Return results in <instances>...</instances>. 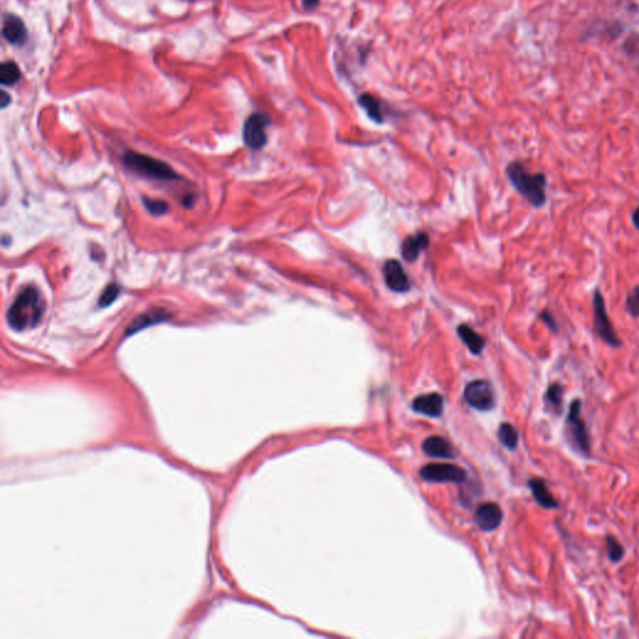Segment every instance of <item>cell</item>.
<instances>
[{
  "mask_svg": "<svg viewBox=\"0 0 639 639\" xmlns=\"http://www.w3.org/2000/svg\"><path fill=\"white\" fill-rule=\"evenodd\" d=\"M45 311V303L39 290L35 286H27L21 290L8 311V323L15 331L33 329L41 321Z\"/></svg>",
  "mask_w": 639,
  "mask_h": 639,
  "instance_id": "cell-1",
  "label": "cell"
},
{
  "mask_svg": "<svg viewBox=\"0 0 639 639\" xmlns=\"http://www.w3.org/2000/svg\"><path fill=\"white\" fill-rule=\"evenodd\" d=\"M507 176L519 195L534 208H541L547 202L545 188L547 177L542 173L532 174L521 162H511L507 168Z\"/></svg>",
  "mask_w": 639,
  "mask_h": 639,
  "instance_id": "cell-2",
  "label": "cell"
},
{
  "mask_svg": "<svg viewBox=\"0 0 639 639\" xmlns=\"http://www.w3.org/2000/svg\"><path fill=\"white\" fill-rule=\"evenodd\" d=\"M122 162L130 171H133L142 177H147L151 180H162V182H170V180L179 179V175L174 171V169L168 165L166 162L155 159L149 155L128 151L124 156Z\"/></svg>",
  "mask_w": 639,
  "mask_h": 639,
  "instance_id": "cell-3",
  "label": "cell"
},
{
  "mask_svg": "<svg viewBox=\"0 0 639 639\" xmlns=\"http://www.w3.org/2000/svg\"><path fill=\"white\" fill-rule=\"evenodd\" d=\"M593 309H594V331L597 336L600 337L607 345L612 347H620L622 343L613 327L612 321L608 317L605 299L598 289L596 290L594 297H593Z\"/></svg>",
  "mask_w": 639,
  "mask_h": 639,
  "instance_id": "cell-4",
  "label": "cell"
},
{
  "mask_svg": "<svg viewBox=\"0 0 639 639\" xmlns=\"http://www.w3.org/2000/svg\"><path fill=\"white\" fill-rule=\"evenodd\" d=\"M581 407H582L581 400L576 398L570 407V413L567 418V430L570 432L573 446L579 452L588 455L589 448H591L589 435L587 432L583 420L581 418Z\"/></svg>",
  "mask_w": 639,
  "mask_h": 639,
  "instance_id": "cell-5",
  "label": "cell"
},
{
  "mask_svg": "<svg viewBox=\"0 0 639 639\" xmlns=\"http://www.w3.org/2000/svg\"><path fill=\"white\" fill-rule=\"evenodd\" d=\"M271 119L263 113L250 115L243 127V140L252 150L263 149L268 142L266 129L269 128Z\"/></svg>",
  "mask_w": 639,
  "mask_h": 639,
  "instance_id": "cell-6",
  "label": "cell"
},
{
  "mask_svg": "<svg viewBox=\"0 0 639 639\" xmlns=\"http://www.w3.org/2000/svg\"><path fill=\"white\" fill-rule=\"evenodd\" d=\"M464 400L473 409L490 411L495 407V392L491 384L485 380L472 381L466 386Z\"/></svg>",
  "mask_w": 639,
  "mask_h": 639,
  "instance_id": "cell-7",
  "label": "cell"
},
{
  "mask_svg": "<svg viewBox=\"0 0 639 639\" xmlns=\"http://www.w3.org/2000/svg\"><path fill=\"white\" fill-rule=\"evenodd\" d=\"M420 476L427 482L461 484L466 479V472L456 464H431L421 468Z\"/></svg>",
  "mask_w": 639,
  "mask_h": 639,
  "instance_id": "cell-8",
  "label": "cell"
},
{
  "mask_svg": "<svg viewBox=\"0 0 639 639\" xmlns=\"http://www.w3.org/2000/svg\"><path fill=\"white\" fill-rule=\"evenodd\" d=\"M384 277L389 289L395 292H406L411 288L410 280L402 265L397 260H389L384 265Z\"/></svg>",
  "mask_w": 639,
  "mask_h": 639,
  "instance_id": "cell-9",
  "label": "cell"
},
{
  "mask_svg": "<svg viewBox=\"0 0 639 639\" xmlns=\"http://www.w3.org/2000/svg\"><path fill=\"white\" fill-rule=\"evenodd\" d=\"M503 518L502 510L496 503H485L479 506L475 513V522L484 531H493L501 525Z\"/></svg>",
  "mask_w": 639,
  "mask_h": 639,
  "instance_id": "cell-10",
  "label": "cell"
},
{
  "mask_svg": "<svg viewBox=\"0 0 639 639\" xmlns=\"http://www.w3.org/2000/svg\"><path fill=\"white\" fill-rule=\"evenodd\" d=\"M413 410L429 418H438L444 411V397L440 393H427L413 400Z\"/></svg>",
  "mask_w": 639,
  "mask_h": 639,
  "instance_id": "cell-11",
  "label": "cell"
},
{
  "mask_svg": "<svg viewBox=\"0 0 639 639\" xmlns=\"http://www.w3.org/2000/svg\"><path fill=\"white\" fill-rule=\"evenodd\" d=\"M3 36L10 44H21L27 41V28L21 18L8 14L3 23Z\"/></svg>",
  "mask_w": 639,
  "mask_h": 639,
  "instance_id": "cell-12",
  "label": "cell"
},
{
  "mask_svg": "<svg viewBox=\"0 0 639 639\" xmlns=\"http://www.w3.org/2000/svg\"><path fill=\"white\" fill-rule=\"evenodd\" d=\"M430 243L429 235L424 232H418V235L409 236L401 248V252L404 260L409 263H413L418 259L421 251L427 249Z\"/></svg>",
  "mask_w": 639,
  "mask_h": 639,
  "instance_id": "cell-13",
  "label": "cell"
},
{
  "mask_svg": "<svg viewBox=\"0 0 639 639\" xmlns=\"http://www.w3.org/2000/svg\"><path fill=\"white\" fill-rule=\"evenodd\" d=\"M169 317H170L169 312L164 311L162 309L150 310L149 312H145L140 316L136 317L134 321L130 323L127 335L144 330L145 327L153 326L155 323H164V321L168 320Z\"/></svg>",
  "mask_w": 639,
  "mask_h": 639,
  "instance_id": "cell-14",
  "label": "cell"
},
{
  "mask_svg": "<svg viewBox=\"0 0 639 639\" xmlns=\"http://www.w3.org/2000/svg\"><path fill=\"white\" fill-rule=\"evenodd\" d=\"M424 452L430 457L452 458L455 456V448L447 440L435 436L427 438L424 442Z\"/></svg>",
  "mask_w": 639,
  "mask_h": 639,
  "instance_id": "cell-15",
  "label": "cell"
},
{
  "mask_svg": "<svg viewBox=\"0 0 639 639\" xmlns=\"http://www.w3.org/2000/svg\"><path fill=\"white\" fill-rule=\"evenodd\" d=\"M528 485H530V488H531L532 493L536 498V501L542 507L548 508V510L559 507V502L556 501V498L552 496L551 492L548 491V487H547L545 481L542 478H533L530 481Z\"/></svg>",
  "mask_w": 639,
  "mask_h": 639,
  "instance_id": "cell-16",
  "label": "cell"
},
{
  "mask_svg": "<svg viewBox=\"0 0 639 639\" xmlns=\"http://www.w3.org/2000/svg\"><path fill=\"white\" fill-rule=\"evenodd\" d=\"M357 101H358L360 107L366 111V114L369 115L371 120H373L377 124L384 122L385 116L384 111H382V104L373 95L370 94V93H364V94L358 96Z\"/></svg>",
  "mask_w": 639,
  "mask_h": 639,
  "instance_id": "cell-17",
  "label": "cell"
},
{
  "mask_svg": "<svg viewBox=\"0 0 639 639\" xmlns=\"http://www.w3.org/2000/svg\"><path fill=\"white\" fill-rule=\"evenodd\" d=\"M457 332L459 338L464 341L472 354L478 355L482 352L485 347V340L479 336L476 331L472 330L467 325H461L457 329Z\"/></svg>",
  "mask_w": 639,
  "mask_h": 639,
  "instance_id": "cell-18",
  "label": "cell"
},
{
  "mask_svg": "<svg viewBox=\"0 0 639 639\" xmlns=\"http://www.w3.org/2000/svg\"><path fill=\"white\" fill-rule=\"evenodd\" d=\"M21 79V70L14 61H4L0 67V80L3 85H14Z\"/></svg>",
  "mask_w": 639,
  "mask_h": 639,
  "instance_id": "cell-19",
  "label": "cell"
},
{
  "mask_svg": "<svg viewBox=\"0 0 639 639\" xmlns=\"http://www.w3.org/2000/svg\"><path fill=\"white\" fill-rule=\"evenodd\" d=\"M498 438L501 444L508 450H515L518 444V432L511 424H502L498 430Z\"/></svg>",
  "mask_w": 639,
  "mask_h": 639,
  "instance_id": "cell-20",
  "label": "cell"
},
{
  "mask_svg": "<svg viewBox=\"0 0 639 639\" xmlns=\"http://www.w3.org/2000/svg\"><path fill=\"white\" fill-rule=\"evenodd\" d=\"M545 400L547 402L551 404L552 409L561 413L562 409V402H563V389L559 384H552L547 393H545Z\"/></svg>",
  "mask_w": 639,
  "mask_h": 639,
  "instance_id": "cell-21",
  "label": "cell"
},
{
  "mask_svg": "<svg viewBox=\"0 0 639 639\" xmlns=\"http://www.w3.org/2000/svg\"><path fill=\"white\" fill-rule=\"evenodd\" d=\"M119 294H120V286L118 283H109L108 286L101 292V296L99 299V306L108 307L118 299Z\"/></svg>",
  "mask_w": 639,
  "mask_h": 639,
  "instance_id": "cell-22",
  "label": "cell"
},
{
  "mask_svg": "<svg viewBox=\"0 0 639 639\" xmlns=\"http://www.w3.org/2000/svg\"><path fill=\"white\" fill-rule=\"evenodd\" d=\"M607 545H608V557L612 562H618L625 554V548L619 543L617 539L608 536L607 537Z\"/></svg>",
  "mask_w": 639,
  "mask_h": 639,
  "instance_id": "cell-23",
  "label": "cell"
},
{
  "mask_svg": "<svg viewBox=\"0 0 639 639\" xmlns=\"http://www.w3.org/2000/svg\"><path fill=\"white\" fill-rule=\"evenodd\" d=\"M627 312L633 317H639V285L629 292L626 299Z\"/></svg>",
  "mask_w": 639,
  "mask_h": 639,
  "instance_id": "cell-24",
  "label": "cell"
},
{
  "mask_svg": "<svg viewBox=\"0 0 639 639\" xmlns=\"http://www.w3.org/2000/svg\"><path fill=\"white\" fill-rule=\"evenodd\" d=\"M145 208L153 214V215H164L169 211L168 204L162 200H155V199H149L144 197L142 199Z\"/></svg>",
  "mask_w": 639,
  "mask_h": 639,
  "instance_id": "cell-25",
  "label": "cell"
},
{
  "mask_svg": "<svg viewBox=\"0 0 639 639\" xmlns=\"http://www.w3.org/2000/svg\"><path fill=\"white\" fill-rule=\"evenodd\" d=\"M541 318H542V321H543L552 331H554V332L559 331L557 323H556L554 317L552 316L551 312H548V311H542V312H541Z\"/></svg>",
  "mask_w": 639,
  "mask_h": 639,
  "instance_id": "cell-26",
  "label": "cell"
},
{
  "mask_svg": "<svg viewBox=\"0 0 639 639\" xmlns=\"http://www.w3.org/2000/svg\"><path fill=\"white\" fill-rule=\"evenodd\" d=\"M318 4H320V0H303V7L306 12L316 9Z\"/></svg>",
  "mask_w": 639,
  "mask_h": 639,
  "instance_id": "cell-27",
  "label": "cell"
},
{
  "mask_svg": "<svg viewBox=\"0 0 639 639\" xmlns=\"http://www.w3.org/2000/svg\"><path fill=\"white\" fill-rule=\"evenodd\" d=\"M632 222H633V225L636 226V229L639 230V206L638 208H637V209L633 211Z\"/></svg>",
  "mask_w": 639,
  "mask_h": 639,
  "instance_id": "cell-28",
  "label": "cell"
},
{
  "mask_svg": "<svg viewBox=\"0 0 639 639\" xmlns=\"http://www.w3.org/2000/svg\"><path fill=\"white\" fill-rule=\"evenodd\" d=\"M9 102H10V96L6 91H3L1 93V108H6Z\"/></svg>",
  "mask_w": 639,
  "mask_h": 639,
  "instance_id": "cell-29",
  "label": "cell"
}]
</instances>
